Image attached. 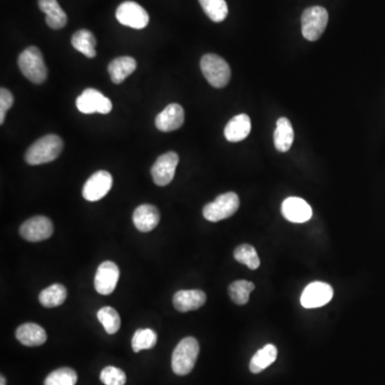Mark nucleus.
Here are the masks:
<instances>
[{
    "mask_svg": "<svg viewBox=\"0 0 385 385\" xmlns=\"http://www.w3.org/2000/svg\"><path fill=\"white\" fill-rule=\"evenodd\" d=\"M64 150V142L58 135H45L33 142L26 154L25 161L29 165H41L55 161Z\"/></svg>",
    "mask_w": 385,
    "mask_h": 385,
    "instance_id": "nucleus-1",
    "label": "nucleus"
},
{
    "mask_svg": "<svg viewBox=\"0 0 385 385\" xmlns=\"http://www.w3.org/2000/svg\"><path fill=\"white\" fill-rule=\"evenodd\" d=\"M19 68L25 77L31 83H44L48 78V68L44 62L42 53L36 46H30L23 50L19 56Z\"/></svg>",
    "mask_w": 385,
    "mask_h": 385,
    "instance_id": "nucleus-2",
    "label": "nucleus"
},
{
    "mask_svg": "<svg viewBox=\"0 0 385 385\" xmlns=\"http://www.w3.org/2000/svg\"><path fill=\"white\" fill-rule=\"evenodd\" d=\"M199 355V344L196 338L185 337L178 344L173 350L171 367L178 376L189 375L195 364Z\"/></svg>",
    "mask_w": 385,
    "mask_h": 385,
    "instance_id": "nucleus-3",
    "label": "nucleus"
},
{
    "mask_svg": "<svg viewBox=\"0 0 385 385\" xmlns=\"http://www.w3.org/2000/svg\"><path fill=\"white\" fill-rule=\"evenodd\" d=\"M200 68L203 76L213 87L224 88L229 83L232 76L229 66L218 55H205L200 60Z\"/></svg>",
    "mask_w": 385,
    "mask_h": 385,
    "instance_id": "nucleus-4",
    "label": "nucleus"
},
{
    "mask_svg": "<svg viewBox=\"0 0 385 385\" xmlns=\"http://www.w3.org/2000/svg\"><path fill=\"white\" fill-rule=\"evenodd\" d=\"M240 206L239 196L234 191H228L216 197L213 203L203 208V216L209 222H220L230 218Z\"/></svg>",
    "mask_w": 385,
    "mask_h": 385,
    "instance_id": "nucleus-5",
    "label": "nucleus"
},
{
    "mask_svg": "<svg viewBox=\"0 0 385 385\" xmlns=\"http://www.w3.org/2000/svg\"><path fill=\"white\" fill-rule=\"evenodd\" d=\"M328 21V13L323 7L314 6L308 8L301 17L302 35L306 40H318L326 30Z\"/></svg>",
    "mask_w": 385,
    "mask_h": 385,
    "instance_id": "nucleus-6",
    "label": "nucleus"
},
{
    "mask_svg": "<svg viewBox=\"0 0 385 385\" xmlns=\"http://www.w3.org/2000/svg\"><path fill=\"white\" fill-rule=\"evenodd\" d=\"M76 107L83 114L90 115L99 113V114H109L113 109L111 100L104 97L99 90L86 89L76 100Z\"/></svg>",
    "mask_w": 385,
    "mask_h": 385,
    "instance_id": "nucleus-7",
    "label": "nucleus"
},
{
    "mask_svg": "<svg viewBox=\"0 0 385 385\" xmlns=\"http://www.w3.org/2000/svg\"><path fill=\"white\" fill-rule=\"evenodd\" d=\"M116 19L121 25L134 29H144L150 21L146 10L134 1L121 3L116 11Z\"/></svg>",
    "mask_w": 385,
    "mask_h": 385,
    "instance_id": "nucleus-8",
    "label": "nucleus"
},
{
    "mask_svg": "<svg viewBox=\"0 0 385 385\" xmlns=\"http://www.w3.org/2000/svg\"><path fill=\"white\" fill-rule=\"evenodd\" d=\"M54 232V225L46 216H35L29 218L19 228V234L26 241L40 242L50 239Z\"/></svg>",
    "mask_w": 385,
    "mask_h": 385,
    "instance_id": "nucleus-9",
    "label": "nucleus"
},
{
    "mask_svg": "<svg viewBox=\"0 0 385 385\" xmlns=\"http://www.w3.org/2000/svg\"><path fill=\"white\" fill-rule=\"evenodd\" d=\"M334 291L331 285L323 281H314L310 283L303 291L301 296V304L303 308H318L331 302L333 299Z\"/></svg>",
    "mask_w": 385,
    "mask_h": 385,
    "instance_id": "nucleus-10",
    "label": "nucleus"
},
{
    "mask_svg": "<svg viewBox=\"0 0 385 385\" xmlns=\"http://www.w3.org/2000/svg\"><path fill=\"white\" fill-rule=\"evenodd\" d=\"M179 163V156L176 152H167L158 156L151 168L154 183L158 187H166L173 181L176 168Z\"/></svg>",
    "mask_w": 385,
    "mask_h": 385,
    "instance_id": "nucleus-11",
    "label": "nucleus"
},
{
    "mask_svg": "<svg viewBox=\"0 0 385 385\" xmlns=\"http://www.w3.org/2000/svg\"><path fill=\"white\" fill-rule=\"evenodd\" d=\"M113 187V177L106 171L93 173L83 187V196L88 201H97L109 194Z\"/></svg>",
    "mask_w": 385,
    "mask_h": 385,
    "instance_id": "nucleus-12",
    "label": "nucleus"
},
{
    "mask_svg": "<svg viewBox=\"0 0 385 385\" xmlns=\"http://www.w3.org/2000/svg\"><path fill=\"white\" fill-rule=\"evenodd\" d=\"M118 265L113 261H105L97 267L95 277V288L102 296H109L116 289L118 284Z\"/></svg>",
    "mask_w": 385,
    "mask_h": 385,
    "instance_id": "nucleus-13",
    "label": "nucleus"
},
{
    "mask_svg": "<svg viewBox=\"0 0 385 385\" xmlns=\"http://www.w3.org/2000/svg\"><path fill=\"white\" fill-rule=\"evenodd\" d=\"M281 213L291 223L302 224L312 218V210L304 199L300 197H289L281 205Z\"/></svg>",
    "mask_w": 385,
    "mask_h": 385,
    "instance_id": "nucleus-14",
    "label": "nucleus"
},
{
    "mask_svg": "<svg viewBox=\"0 0 385 385\" xmlns=\"http://www.w3.org/2000/svg\"><path fill=\"white\" fill-rule=\"evenodd\" d=\"M185 123V109L177 103L168 105L156 116V126L162 132H173L179 130Z\"/></svg>",
    "mask_w": 385,
    "mask_h": 385,
    "instance_id": "nucleus-15",
    "label": "nucleus"
},
{
    "mask_svg": "<svg viewBox=\"0 0 385 385\" xmlns=\"http://www.w3.org/2000/svg\"><path fill=\"white\" fill-rule=\"evenodd\" d=\"M207 301L206 293L201 290H180L173 296V306L178 312H187L200 308Z\"/></svg>",
    "mask_w": 385,
    "mask_h": 385,
    "instance_id": "nucleus-16",
    "label": "nucleus"
},
{
    "mask_svg": "<svg viewBox=\"0 0 385 385\" xmlns=\"http://www.w3.org/2000/svg\"><path fill=\"white\" fill-rule=\"evenodd\" d=\"M160 212L152 205H140L133 213V223L140 232H149L160 223Z\"/></svg>",
    "mask_w": 385,
    "mask_h": 385,
    "instance_id": "nucleus-17",
    "label": "nucleus"
},
{
    "mask_svg": "<svg viewBox=\"0 0 385 385\" xmlns=\"http://www.w3.org/2000/svg\"><path fill=\"white\" fill-rule=\"evenodd\" d=\"M17 341L27 347H38L48 341V334L42 326L36 323H24L17 328Z\"/></svg>",
    "mask_w": 385,
    "mask_h": 385,
    "instance_id": "nucleus-18",
    "label": "nucleus"
},
{
    "mask_svg": "<svg viewBox=\"0 0 385 385\" xmlns=\"http://www.w3.org/2000/svg\"><path fill=\"white\" fill-rule=\"evenodd\" d=\"M39 8L45 13L46 24L55 30L64 28L68 23V17L57 0H39Z\"/></svg>",
    "mask_w": 385,
    "mask_h": 385,
    "instance_id": "nucleus-19",
    "label": "nucleus"
},
{
    "mask_svg": "<svg viewBox=\"0 0 385 385\" xmlns=\"http://www.w3.org/2000/svg\"><path fill=\"white\" fill-rule=\"evenodd\" d=\"M252 130L251 118L246 114L234 117L225 128V138L230 142H239L247 138Z\"/></svg>",
    "mask_w": 385,
    "mask_h": 385,
    "instance_id": "nucleus-20",
    "label": "nucleus"
},
{
    "mask_svg": "<svg viewBox=\"0 0 385 385\" xmlns=\"http://www.w3.org/2000/svg\"><path fill=\"white\" fill-rule=\"evenodd\" d=\"M136 66L138 64L132 57H119L113 60L107 68L111 82L119 85L126 81V78L136 70Z\"/></svg>",
    "mask_w": 385,
    "mask_h": 385,
    "instance_id": "nucleus-21",
    "label": "nucleus"
},
{
    "mask_svg": "<svg viewBox=\"0 0 385 385\" xmlns=\"http://www.w3.org/2000/svg\"><path fill=\"white\" fill-rule=\"evenodd\" d=\"M294 132L292 124L287 118H279L274 132V146L279 152H287L292 146Z\"/></svg>",
    "mask_w": 385,
    "mask_h": 385,
    "instance_id": "nucleus-22",
    "label": "nucleus"
},
{
    "mask_svg": "<svg viewBox=\"0 0 385 385\" xmlns=\"http://www.w3.org/2000/svg\"><path fill=\"white\" fill-rule=\"evenodd\" d=\"M72 46L78 52L85 55L86 57L95 58L97 56L95 45L97 40L91 31L82 29L76 31L71 39Z\"/></svg>",
    "mask_w": 385,
    "mask_h": 385,
    "instance_id": "nucleus-23",
    "label": "nucleus"
},
{
    "mask_svg": "<svg viewBox=\"0 0 385 385\" xmlns=\"http://www.w3.org/2000/svg\"><path fill=\"white\" fill-rule=\"evenodd\" d=\"M276 357V347L269 344V345L265 346L263 349L257 351V353L252 357L251 363H250V370L253 373H261L270 365L273 364Z\"/></svg>",
    "mask_w": 385,
    "mask_h": 385,
    "instance_id": "nucleus-24",
    "label": "nucleus"
},
{
    "mask_svg": "<svg viewBox=\"0 0 385 385\" xmlns=\"http://www.w3.org/2000/svg\"><path fill=\"white\" fill-rule=\"evenodd\" d=\"M66 299V287L60 284H54L45 288L39 296L41 305L46 308H57L64 304Z\"/></svg>",
    "mask_w": 385,
    "mask_h": 385,
    "instance_id": "nucleus-25",
    "label": "nucleus"
},
{
    "mask_svg": "<svg viewBox=\"0 0 385 385\" xmlns=\"http://www.w3.org/2000/svg\"><path fill=\"white\" fill-rule=\"evenodd\" d=\"M207 17L215 23H220L228 15V6L225 0H199Z\"/></svg>",
    "mask_w": 385,
    "mask_h": 385,
    "instance_id": "nucleus-26",
    "label": "nucleus"
},
{
    "mask_svg": "<svg viewBox=\"0 0 385 385\" xmlns=\"http://www.w3.org/2000/svg\"><path fill=\"white\" fill-rule=\"evenodd\" d=\"M255 289L252 281H236L228 288L230 299L236 305H245L250 300V294Z\"/></svg>",
    "mask_w": 385,
    "mask_h": 385,
    "instance_id": "nucleus-27",
    "label": "nucleus"
},
{
    "mask_svg": "<svg viewBox=\"0 0 385 385\" xmlns=\"http://www.w3.org/2000/svg\"><path fill=\"white\" fill-rule=\"evenodd\" d=\"M158 335L151 328H140L135 332L132 338V348L134 353L142 350L152 349L156 345Z\"/></svg>",
    "mask_w": 385,
    "mask_h": 385,
    "instance_id": "nucleus-28",
    "label": "nucleus"
},
{
    "mask_svg": "<svg viewBox=\"0 0 385 385\" xmlns=\"http://www.w3.org/2000/svg\"><path fill=\"white\" fill-rule=\"evenodd\" d=\"M97 319L104 326L107 334H116L121 326L120 316L115 308L105 306L97 312Z\"/></svg>",
    "mask_w": 385,
    "mask_h": 385,
    "instance_id": "nucleus-29",
    "label": "nucleus"
},
{
    "mask_svg": "<svg viewBox=\"0 0 385 385\" xmlns=\"http://www.w3.org/2000/svg\"><path fill=\"white\" fill-rule=\"evenodd\" d=\"M234 259L251 270H257L260 265L259 256L255 247L250 244H242L234 250Z\"/></svg>",
    "mask_w": 385,
    "mask_h": 385,
    "instance_id": "nucleus-30",
    "label": "nucleus"
},
{
    "mask_svg": "<svg viewBox=\"0 0 385 385\" xmlns=\"http://www.w3.org/2000/svg\"><path fill=\"white\" fill-rule=\"evenodd\" d=\"M77 382V375L69 367L56 369L46 377L44 385H75Z\"/></svg>",
    "mask_w": 385,
    "mask_h": 385,
    "instance_id": "nucleus-31",
    "label": "nucleus"
},
{
    "mask_svg": "<svg viewBox=\"0 0 385 385\" xmlns=\"http://www.w3.org/2000/svg\"><path fill=\"white\" fill-rule=\"evenodd\" d=\"M100 379L105 385H124L126 382L124 371L114 366L105 367L101 371Z\"/></svg>",
    "mask_w": 385,
    "mask_h": 385,
    "instance_id": "nucleus-32",
    "label": "nucleus"
},
{
    "mask_svg": "<svg viewBox=\"0 0 385 385\" xmlns=\"http://www.w3.org/2000/svg\"><path fill=\"white\" fill-rule=\"evenodd\" d=\"M13 102H15V97H13L12 93L6 88H1L0 89V123L1 124L5 122L6 114L12 107Z\"/></svg>",
    "mask_w": 385,
    "mask_h": 385,
    "instance_id": "nucleus-33",
    "label": "nucleus"
},
{
    "mask_svg": "<svg viewBox=\"0 0 385 385\" xmlns=\"http://www.w3.org/2000/svg\"><path fill=\"white\" fill-rule=\"evenodd\" d=\"M0 385H6V379L5 377L1 376V378H0Z\"/></svg>",
    "mask_w": 385,
    "mask_h": 385,
    "instance_id": "nucleus-34",
    "label": "nucleus"
}]
</instances>
